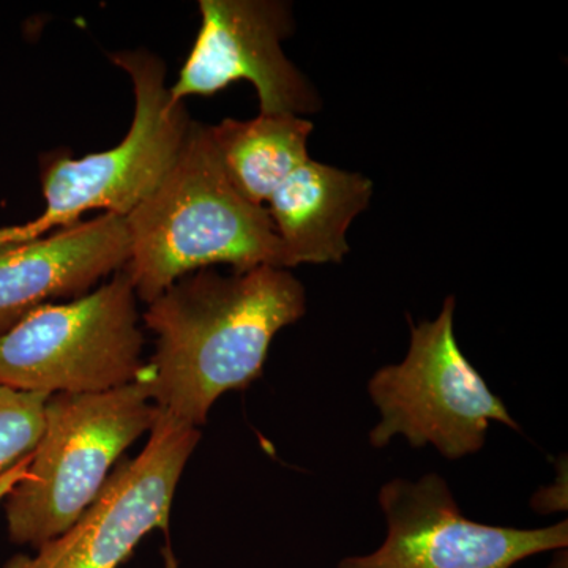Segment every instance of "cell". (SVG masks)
Instances as JSON below:
<instances>
[{
  "instance_id": "obj_7",
  "label": "cell",
  "mask_w": 568,
  "mask_h": 568,
  "mask_svg": "<svg viewBox=\"0 0 568 568\" xmlns=\"http://www.w3.org/2000/svg\"><path fill=\"white\" fill-rule=\"evenodd\" d=\"M201 432L159 409L148 446L112 470L92 506L62 536L3 568H119L153 529H170L171 507Z\"/></svg>"
},
{
  "instance_id": "obj_13",
  "label": "cell",
  "mask_w": 568,
  "mask_h": 568,
  "mask_svg": "<svg viewBox=\"0 0 568 568\" xmlns=\"http://www.w3.org/2000/svg\"><path fill=\"white\" fill-rule=\"evenodd\" d=\"M48 395L0 384V476L31 457L44 426Z\"/></svg>"
},
{
  "instance_id": "obj_14",
  "label": "cell",
  "mask_w": 568,
  "mask_h": 568,
  "mask_svg": "<svg viewBox=\"0 0 568 568\" xmlns=\"http://www.w3.org/2000/svg\"><path fill=\"white\" fill-rule=\"evenodd\" d=\"M32 455L31 457L26 458L24 462H21L20 465L14 466L13 469H10L9 473L2 474V476H0V503L6 500V497L9 496L11 489L17 487L20 481L28 477V470L29 465H31Z\"/></svg>"
},
{
  "instance_id": "obj_5",
  "label": "cell",
  "mask_w": 568,
  "mask_h": 568,
  "mask_svg": "<svg viewBox=\"0 0 568 568\" xmlns=\"http://www.w3.org/2000/svg\"><path fill=\"white\" fill-rule=\"evenodd\" d=\"M138 297L125 268L65 304L41 306L0 336V384L41 395L102 394L144 372Z\"/></svg>"
},
{
  "instance_id": "obj_1",
  "label": "cell",
  "mask_w": 568,
  "mask_h": 568,
  "mask_svg": "<svg viewBox=\"0 0 568 568\" xmlns=\"http://www.w3.org/2000/svg\"><path fill=\"white\" fill-rule=\"evenodd\" d=\"M305 313L304 284L287 268L183 276L142 316L156 336L141 376L152 402L200 429L220 396L260 379L275 335Z\"/></svg>"
},
{
  "instance_id": "obj_15",
  "label": "cell",
  "mask_w": 568,
  "mask_h": 568,
  "mask_svg": "<svg viewBox=\"0 0 568 568\" xmlns=\"http://www.w3.org/2000/svg\"><path fill=\"white\" fill-rule=\"evenodd\" d=\"M548 568H568L566 549H560V551L556 552L555 559H552L551 566Z\"/></svg>"
},
{
  "instance_id": "obj_6",
  "label": "cell",
  "mask_w": 568,
  "mask_h": 568,
  "mask_svg": "<svg viewBox=\"0 0 568 568\" xmlns=\"http://www.w3.org/2000/svg\"><path fill=\"white\" fill-rule=\"evenodd\" d=\"M455 305L447 297L435 321L410 325L403 362L377 369L369 379L368 394L381 413L369 433L373 447L403 436L413 447L433 446L443 457L459 459L484 448L491 422L519 432L503 399L458 346Z\"/></svg>"
},
{
  "instance_id": "obj_10",
  "label": "cell",
  "mask_w": 568,
  "mask_h": 568,
  "mask_svg": "<svg viewBox=\"0 0 568 568\" xmlns=\"http://www.w3.org/2000/svg\"><path fill=\"white\" fill-rule=\"evenodd\" d=\"M129 256L125 219L114 213L0 245V336L41 306L92 293L112 272L122 271Z\"/></svg>"
},
{
  "instance_id": "obj_8",
  "label": "cell",
  "mask_w": 568,
  "mask_h": 568,
  "mask_svg": "<svg viewBox=\"0 0 568 568\" xmlns=\"http://www.w3.org/2000/svg\"><path fill=\"white\" fill-rule=\"evenodd\" d=\"M387 536L376 551L343 559L338 568H511L560 551L567 521L541 529L484 525L466 518L443 477L394 478L381 488Z\"/></svg>"
},
{
  "instance_id": "obj_9",
  "label": "cell",
  "mask_w": 568,
  "mask_h": 568,
  "mask_svg": "<svg viewBox=\"0 0 568 568\" xmlns=\"http://www.w3.org/2000/svg\"><path fill=\"white\" fill-rule=\"evenodd\" d=\"M201 29L174 100L212 97L234 82L256 89L260 114L298 115L320 110L313 85L286 58L282 41L294 31L290 7L276 0H201Z\"/></svg>"
},
{
  "instance_id": "obj_2",
  "label": "cell",
  "mask_w": 568,
  "mask_h": 568,
  "mask_svg": "<svg viewBox=\"0 0 568 568\" xmlns=\"http://www.w3.org/2000/svg\"><path fill=\"white\" fill-rule=\"evenodd\" d=\"M125 223L130 256L123 268L148 305L183 276L216 264L234 272L287 268L267 209L239 192L211 125L201 122L192 121L174 166Z\"/></svg>"
},
{
  "instance_id": "obj_16",
  "label": "cell",
  "mask_w": 568,
  "mask_h": 568,
  "mask_svg": "<svg viewBox=\"0 0 568 568\" xmlns=\"http://www.w3.org/2000/svg\"><path fill=\"white\" fill-rule=\"evenodd\" d=\"M0 245H2V244H0Z\"/></svg>"
},
{
  "instance_id": "obj_12",
  "label": "cell",
  "mask_w": 568,
  "mask_h": 568,
  "mask_svg": "<svg viewBox=\"0 0 568 568\" xmlns=\"http://www.w3.org/2000/svg\"><path fill=\"white\" fill-rule=\"evenodd\" d=\"M313 123L291 114L224 119L211 125L213 144L231 181L246 200L267 204L298 164L310 159Z\"/></svg>"
},
{
  "instance_id": "obj_4",
  "label": "cell",
  "mask_w": 568,
  "mask_h": 568,
  "mask_svg": "<svg viewBox=\"0 0 568 568\" xmlns=\"http://www.w3.org/2000/svg\"><path fill=\"white\" fill-rule=\"evenodd\" d=\"M111 61L133 82L134 118L129 133L110 151L81 159H44L40 181L47 207L33 222L13 226L14 241L43 237L97 209L125 219L174 166L193 119L185 102L171 95L162 59L136 50L115 52Z\"/></svg>"
},
{
  "instance_id": "obj_3",
  "label": "cell",
  "mask_w": 568,
  "mask_h": 568,
  "mask_svg": "<svg viewBox=\"0 0 568 568\" xmlns=\"http://www.w3.org/2000/svg\"><path fill=\"white\" fill-rule=\"evenodd\" d=\"M156 417L159 407L142 377L102 394L48 396L28 477L6 497L10 540L37 549L67 532Z\"/></svg>"
},
{
  "instance_id": "obj_11",
  "label": "cell",
  "mask_w": 568,
  "mask_h": 568,
  "mask_svg": "<svg viewBox=\"0 0 568 568\" xmlns=\"http://www.w3.org/2000/svg\"><path fill=\"white\" fill-rule=\"evenodd\" d=\"M373 182L310 156L287 175L267 201V212L286 254L287 268L342 263L347 231L369 205Z\"/></svg>"
}]
</instances>
